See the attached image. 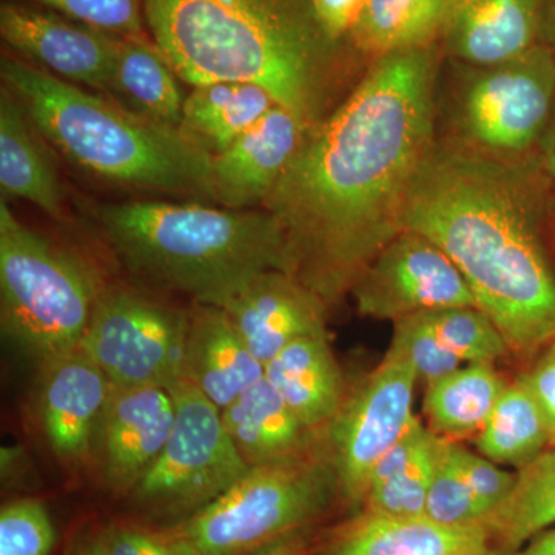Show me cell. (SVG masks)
<instances>
[{"mask_svg":"<svg viewBox=\"0 0 555 555\" xmlns=\"http://www.w3.org/2000/svg\"><path fill=\"white\" fill-rule=\"evenodd\" d=\"M0 35L10 49L72 83L107 93L116 36L68 20L56 11L5 2Z\"/></svg>","mask_w":555,"mask_h":555,"instance_id":"13","label":"cell"},{"mask_svg":"<svg viewBox=\"0 0 555 555\" xmlns=\"http://www.w3.org/2000/svg\"><path fill=\"white\" fill-rule=\"evenodd\" d=\"M189 312L142 291L102 288L79 349L116 387H163L182 379Z\"/></svg>","mask_w":555,"mask_h":555,"instance_id":"10","label":"cell"},{"mask_svg":"<svg viewBox=\"0 0 555 555\" xmlns=\"http://www.w3.org/2000/svg\"><path fill=\"white\" fill-rule=\"evenodd\" d=\"M509 385L494 363L465 364L427 385L423 412L427 425L444 440L477 436Z\"/></svg>","mask_w":555,"mask_h":555,"instance_id":"27","label":"cell"},{"mask_svg":"<svg viewBox=\"0 0 555 555\" xmlns=\"http://www.w3.org/2000/svg\"><path fill=\"white\" fill-rule=\"evenodd\" d=\"M416 382L418 375L406 358L386 352L328 427L327 447L337 467L339 491L353 505L364 502L372 469L415 418Z\"/></svg>","mask_w":555,"mask_h":555,"instance_id":"11","label":"cell"},{"mask_svg":"<svg viewBox=\"0 0 555 555\" xmlns=\"http://www.w3.org/2000/svg\"><path fill=\"white\" fill-rule=\"evenodd\" d=\"M264 377L318 436L328 430L345 404V383L328 335L291 343L266 364Z\"/></svg>","mask_w":555,"mask_h":555,"instance_id":"22","label":"cell"},{"mask_svg":"<svg viewBox=\"0 0 555 555\" xmlns=\"http://www.w3.org/2000/svg\"><path fill=\"white\" fill-rule=\"evenodd\" d=\"M491 555H555V526L513 553Z\"/></svg>","mask_w":555,"mask_h":555,"instance_id":"40","label":"cell"},{"mask_svg":"<svg viewBox=\"0 0 555 555\" xmlns=\"http://www.w3.org/2000/svg\"><path fill=\"white\" fill-rule=\"evenodd\" d=\"M361 317L396 323L430 310L474 306L476 297L452 259L434 241L401 230L350 288Z\"/></svg>","mask_w":555,"mask_h":555,"instance_id":"12","label":"cell"},{"mask_svg":"<svg viewBox=\"0 0 555 555\" xmlns=\"http://www.w3.org/2000/svg\"><path fill=\"white\" fill-rule=\"evenodd\" d=\"M40 367L38 411L43 436L65 462H83L98 436L113 385L79 347Z\"/></svg>","mask_w":555,"mask_h":555,"instance_id":"16","label":"cell"},{"mask_svg":"<svg viewBox=\"0 0 555 555\" xmlns=\"http://www.w3.org/2000/svg\"><path fill=\"white\" fill-rule=\"evenodd\" d=\"M104 534L109 555H201L179 532H155L133 526H113Z\"/></svg>","mask_w":555,"mask_h":555,"instance_id":"36","label":"cell"},{"mask_svg":"<svg viewBox=\"0 0 555 555\" xmlns=\"http://www.w3.org/2000/svg\"><path fill=\"white\" fill-rule=\"evenodd\" d=\"M0 76L36 131L79 169L116 185L214 203V155L181 129L142 118L13 54H2Z\"/></svg>","mask_w":555,"mask_h":555,"instance_id":"5","label":"cell"},{"mask_svg":"<svg viewBox=\"0 0 555 555\" xmlns=\"http://www.w3.org/2000/svg\"><path fill=\"white\" fill-rule=\"evenodd\" d=\"M264 377L224 309L195 305L189 312L182 379L222 411Z\"/></svg>","mask_w":555,"mask_h":555,"instance_id":"19","label":"cell"},{"mask_svg":"<svg viewBox=\"0 0 555 555\" xmlns=\"http://www.w3.org/2000/svg\"><path fill=\"white\" fill-rule=\"evenodd\" d=\"M102 287L96 273L28 228L0 199V324L40 366L78 349Z\"/></svg>","mask_w":555,"mask_h":555,"instance_id":"6","label":"cell"},{"mask_svg":"<svg viewBox=\"0 0 555 555\" xmlns=\"http://www.w3.org/2000/svg\"><path fill=\"white\" fill-rule=\"evenodd\" d=\"M440 437L434 438L406 469L369 489L364 511L393 518L426 517V500L436 467Z\"/></svg>","mask_w":555,"mask_h":555,"instance_id":"31","label":"cell"},{"mask_svg":"<svg viewBox=\"0 0 555 555\" xmlns=\"http://www.w3.org/2000/svg\"><path fill=\"white\" fill-rule=\"evenodd\" d=\"M483 526L495 554L513 553L555 526V448L517 469L513 491Z\"/></svg>","mask_w":555,"mask_h":555,"instance_id":"28","label":"cell"},{"mask_svg":"<svg viewBox=\"0 0 555 555\" xmlns=\"http://www.w3.org/2000/svg\"><path fill=\"white\" fill-rule=\"evenodd\" d=\"M426 518L444 526L483 525L489 509L470 491L440 438L436 467L426 500Z\"/></svg>","mask_w":555,"mask_h":555,"instance_id":"32","label":"cell"},{"mask_svg":"<svg viewBox=\"0 0 555 555\" xmlns=\"http://www.w3.org/2000/svg\"><path fill=\"white\" fill-rule=\"evenodd\" d=\"M221 309L264 366L299 338L328 335L326 302L283 270L255 278Z\"/></svg>","mask_w":555,"mask_h":555,"instance_id":"17","label":"cell"},{"mask_svg":"<svg viewBox=\"0 0 555 555\" xmlns=\"http://www.w3.org/2000/svg\"><path fill=\"white\" fill-rule=\"evenodd\" d=\"M309 129L294 112L276 105L232 145L214 155V203L228 208L262 207Z\"/></svg>","mask_w":555,"mask_h":555,"instance_id":"15","label":"cell"},{"mask_svg":"<svg viewBox=\"0 0 555 555\" xmlns=\"http://www.w3.org/2000/svg\"><path fill=\"white\" fill-rule=\"evenodd\" d=\"M262 87L246 82H211L185 96L181 129L211 155L222 152L276 107Z\"/></svg>","mask_w":555,"mask_h":555,"instance_id":"25","label":"cell"},{"mask_svg":"<svg viewBox=\"0 0 555 555\" xmlns=\"http://www.w3.org/2000/svg\"><path fill=\"white\" fill-rule=\"evenodd\" d=\"M107 94L142 118L181 129L185 96L178 75L145 36L118 38Z\"/></svg>","mask_w":555,"mask_h":555,"instance_id":"24","label":"cell"},{"mask_svg":"<svg viewBox=\"0 0 555 555\" xmlns=\"http://www.w3.org/2000/svg\"><path fill=\"white\" fill-rule=\"evenodd\" d=\"M476 443L486 459L517 469L550 448L545 412L524 374L507 385Z\"/></svg>","mask_w":555,"mask_h":555,"instance_id":"29","label":"cell"},{"mask_svg":"<svg viewBox=\"0 0 555 555\" xmlns=\"http://www.w3.org/2000/svg\"><path fill=\"white\" fill-rule=\"evenodd\" d=\"M447 441L449 455L454 460L456 469L465 478L470 491L488 507L489 514H491L496 506L505 502L506 496L513 491L516 473L500 469L496 463L486 459L485 455L474 454L460 444H455L454 441Z\"/></svg>","mask_w":555,"mask_h":555,"instance_id":"35","label":"cell"},{"mask_svg":"<svg viewBox=\"0 0 555 555\" xmlns=\"http://www.w3.org/2000/svg\"><path fill=\"white\" fill-rule=\"evenodd\" d=\"M483 525L444 526L363 511L332 539L326 555H491Z\"/></svg>","mask_w":555,"mask_h":555,"instance_id":"20","label":"cell"},{"mask_svg":"<svg viewBox=\"0 0 555 555\" xmlns=\"http://www.w3.org/2000/svg\"><path fill=\"white\" fill-rule=\"evenodd\" d=\"M113 254L134 276L195 305L225 308L259 275L286 272V241L266 208L126 201L91 208Z\"/></svg>","mask_w":555,"mask_h":555,"instance_id":"4","label":"cell"},{"mask_svg":"<svg viewBox=\"0 0 555 555\" xmlns=\"http://www.w3.org/2000/svg\"><path fill=\"white\" fill-rule=\"evenodd\" d=\"M542 40L555 54V0H545Z\"/></svg>","mask_w":555,"mask_h":555,"instance_id":"42","label":"cell"},{"mask_svg":"<svg viewBox=\"0 0 555 555\" xmlns=\"http://www.w3.org/2000/svg\"><path fill=\"white\" fill-rule=\"evenodd\" d=\"M170 392L177 414L169 440L130 494L150 516L182 524L225 494L248 466L207 397L184 379Z\"/></svg>","mask_w":555,"mask_h":555,"instance_id":"9","label":"cell"},{"mask_svg":"<svg viewBox=\"0 0 555 555\" xmlns=\"http://www.w3.org/2000/svg\"><path fill=\"white\" fill-rule=\"evenodd\" d=\"M221 416L248 467L292 462L321 447L318 434L302 425L266 377L222 409Z\"/></svg>","mask_w":555,"mask_h":555,"instance_id":"21","label":"cell"},{"mask_svg":"<svg viewBox=\"0 0 555 555\" xmlns=\"http://www.w3.org/2000/svg\"><path fill=\"white\" fill-rule=\"evenodd\" d=\"M17 98L0 90V188L3 198L27 201L53 218L65 214L64 190Z\"/></svg>","mask_w":555,"mask_h":555,"instance_id":"23","label":"cell"},{"mask_svg":"<svg viewBox=\"0 0 555 555\" xmlns=\"http://www.w3.org/2000/svg\"><path fill=\"white\" fill-rule=\"evenodd\" d=\"M551 222L554 189L535 158L496 159L451 138L437 139L403 215V230L452 259L511 353L525 357L555 339Z\"/></svg>","mask_w":555,"mask_h":555,"instance_id":"2","label":"cell"},{"mask_svg":"<svg viewBox=\"0 0 555 555\" xmlns=\"http://www.w3.org/2000/svg\"><path fill=\"white\" fill-rule=\"evenodd\" d=\"M545 0H454L440 47L469 67H489L542 43Z\"/></svg>","mask_w":555,"mask_h":555,"instance_id":"18","label":"cell"},{"mask_svg":"<svg viewBox=\"0 0 555 555\" xmlns=\"http://www.w3.org/2000/svg\"><path fill=\"white\" fill-rule=\"evenodd\" d=\"M96 30L133 38L144 36V0H27Z\"/></svg>","mask_w":555,"mask_h":555,"instance_id":"34","label":"cell"},{"mask_svg":"<svg viewBox=\"0 0 555 555\" xmlns=\"http://www.w3.org/2000/svg\"><path fill=\"white\" fill-rule=\"evenodd\" d=\"M554 222H555V196H554Z\"/></svg>","mask_w":555,"mask_h":555,"instance_id":"43","label":"cell"},{"mask_svg":"<svg viewBox=\"0 0 555 555\" xmlns=\"http://www.w3.org/2000/svg\"><path fill=\"white\" fill-rule=\"evenodd\" d=\"M144 20L182 82L255 83L310 127L358 82L360 54L313 0H144Z\"/></svg>","mask_w":555,"mask_h":555,"instance_id":"3","label":"cell"},{"mask_svg":"<svg viewBox=\"0 0 555 555\" xmlns=\"http://www.w3.org/2000/svg\"><path fill=\"white\" fill-rule=\"evenodd\" d=\"M337 494V467L326 444L292 462L248 467L175 531L201 555H248L317 521Z\"/></svg>","mask_w":555,"mask_h":555,"instance_id":"7","label":"cell"},{"mask_svg":"<svg viewBox=\"0 0 555 555\" xmlns=\"http://www.w3.org/2000/svg\"><path fill=\"white\" fill-rule=\"evenodd\" d=\"M440 43L372 61L310 127L262 208L286 241V273L331 306L403 230L404 208L437 142Z\"/></svg>","mask_w":555,"mask_h":555,"instance_id":"1","label":"cell"},{"mask_svg":"<svg viewBox=\"0 0 555 555\" xmlns=\"http://www.w3.org/2000/svg\"><path fill=\"white\" fill-rule=\"evenodd\" d=\"M416 317L444 349L465 364L494 363L511 353L502 332L474 306L430 310Z\"/></svg>","mask_w":555,"mask_h":555,"instance_id":"30","label":"cell"},{"mask_svg":"<svg viewBox=\"0 0 555 555\" xmlns=\"http://www.w3.org/2000/svg\"><path fill=\"white\" fill-rule=\"evenodd\" d=\"M64 555H109L104 534L80 537Z\"/></svg>","mask_w":555,"mask_h":555,"instance_id":"41","label":"cell"},{"mask_svg":"<svg viewBox=\"0 0 555 555\" xmlns=\"http://www.w3.org/2000/svg\"><path fill=\"white\" fill-rule=\"evenodd\" d=\"M53 520L38 500H17L0 511V555H50Z\"/></svg>","mask_w":555,"mask_h":555,"instance_id":"33","label":"cell"},{"mask_svg":"<svg viewBox=\"0 0 555 555\" xmlns=\"http://www.w3.org/2000/svg\"><path fill=\"white\" fill-rule=\"evenodd\" d=\"M175 414L170 390L112 387L98 429L102 477L109 489L133 491L166 447Z\"/></svg>","mask_w":555,"mask_h":555,"instance_id":"14","label":"cell"},{"mask_svg":"<svg viewBox=\"0 0 555 555\" xmlns=\"http://www.w3.org/2000/svg\"><path fill=\"white\" fill-rule=\"evenodd\" d=\"M537 166L555 190V112L535 155Z\"/></svg>","mask_w":555,"mask_h":555,"instance_id":"39","label":"cell"},{"mask_svg":"<svg viewBox=\"0 0 555 555\" xmlns=\"http://www.w3.org/2000/svg\"><path fill=\"white\" fill-rule=\"evenodd\" d=\"M524 375L545 412L550 448H555V339L537 356L535 363Z\"/></svg>","mask_w":555,"mask_h":555,"instance_id":"37","label":"cell"},{"mask_svg":"<svg viewBox=\"0 0 555 555\" xmlns=\"http://www.w3.org/2000/svg\"><path fill=\"white\" fill-rule=\"evenodd\" d=\"M470 69L456 94L451 139L496 159H534L555 112L553 50L542 42L514 60Z\"/></svg>","mask_w":555,"mask_h":555,"instance_id":"8","label":"cell"},{"mask_svg":"<svg viewBox=\"0 0 555 555\" xmlns=\"http://www.w3.org/2000/svg\"><path fill=\"white\" fill-rule=\"evenodd\" d=\"M367 0H313V5L332 38L349 42ZM350 43V42H349Z\"/></svg>","mask_w":555,"mask_h":555,"instance_id":"38","label":"cell"},{"mask_svg":"<svg viewBox=\"0 0 555 555\" xmlns=\"http://www.w3.org/2000/svg\"><path fill=\"white\" fill-rule=\"evenodd\" d=\"M454 0H367L349 36L350 46L372 61L397 51L440 42Z\"/></svg>","mask_w":555,"mask_h":555,"instance_id":"26","label":"cell"}]
</instances>
